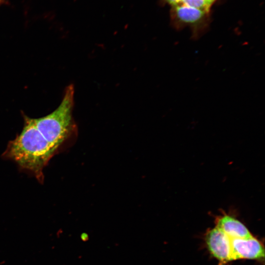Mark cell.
Segmentation results:
<instances>
[{"label":"cell","mask_w":265,"mask_h":265,"mask_svg":"<svg viewBox=\"0 0 265 265\" xmlns=\"http://www.w3.org/2000/svg\"><path fill=\"white\" fill-rule=\"evenodd\" d=\"M23 117L22 131L9 141L2 157L12 160L39 182L43 183V169L56 153L40 133L33 118L25 115Z\"/></svg>","instance_id":"obj_1"},{"label":"cell","mask_w":265,"mask_h":265,"mask_svg":"<svg viewBox=\"0 0 265 265\" xmlns=\"http://www.w3.org/2000/svg\"><path fill=\"white\" fill-rule=\"evenodd\" d=\"M74 98V87L70 84L65 88L61 103L53 111L33 118L37 129L56 153L76 131L73 117Z\"/></svg>","instance_id":"obj_2"},{"label":"cell","mask_w":265,"mask_h":265,"mask_svg":"<svg viewBox=\"0 0 265 265\" xmlns=\"http://www.w3.org/2000/svg\"><path fill=\"white\" fill-rule=\"evenodd\" d=\"M209 13L181 4L174 5L170 12L171 23L178 30L189 27L192 32L191 37L197 39L208 26Z\"/></svg>","instance_id":"obj_3"},{"label":"cell","mask_w":265,"mask_h":265,"mask_svg":"<svg viewBox=\"0 0 265 265\" xmlns=\"http://www.w3.org/2000/svg\"><path fill=\"white\" fill-rule=\"evenodd\" d=\"M211 253L222 263L231 261V239L217 227L209 230L206 237Z\"/></svg>","instance_id":"obj_4"},{"label":"cell","mask_w":265,"mask_h":265,"mask_svg":"<svg viewBox=\"0 0 265 265\" xmlns=\"http://www.w3.org/2000/svg\"><path fill=\"white\" fill-rule=\"evenodd\" d=\"M231 261L257 259L264 258V248L262 243L253 236L248 238L231 239Z\"/></svg>","instance_id":"obj_5"},{"label":"cell","mask_w":265,"mask_h":265,"mask_svg":"<svg viewBox=\"0 0 265 265\" xmlns=\"http://www.w3.org/2000/svg\"><path fill=\"white\" fill-rule=\"evenodd\" d=\"M216 227L230 239L248 238L252 237L248 229L241 222L226 214L215 219Z\"/></svg>","instance_id":"obj_6"},{"label":"cell","mask_w":265,"mask_h":265,"mask_svg":"<svg viewBox=\"0 0 265 265\" xmlns=\"http://www.w3.org/2000/svg\"><path fill=\"white\" fill-rule=\"evenodd\" d=\"M180 4L209 13L212 4L208 0H180Z\"/></svg>","instance_id":"obj_7"},{"label":"cell","mask_w":265,"mask_h":265,"mask_svg":"<svg viewBox=\"0 0 265 265\" xmlns=\"http://www.w3.org/2000/svg\"><path fill=\"white\" fill-rule=\"evenodd\" d=\"M164 1L170 4L172 6L180 4V0H163Z\"/></svg>","instance_id":"obj_8"},{"label":"cell","mask_w":265,"mask_h":265,"mask_svg":"<svg viewBox=\"0 0 265 265\" xmlns=\"http://www.w3.org/2000/svg\"><path fill=\"white\" fill-rule=\"evenodd\" d=\"M81 239L85 241L88 239V236L86 233H82L80 236Z\"/></svg>","instance_id":"obj_9"},{"label":"cell","mask_w":265,"mask_h":265,"mask_svg":"<svg viewBox=\"0 0 265 265\" xmlns=\"http://www.w3.org/2000/svg\"><path fill=\"white\" fill-rule=\"evenodd\" d=\"M208 0L212 4L215 1V0Z\"/></svg>","instance_id":"obj_10"},{"label":"cell","mask_w":265,"mask_h":265,"mask_svg":"<svg viewBox=\"0 0 265 265\" xmlns=\"http://www.w3.org/2000/svg\"><path fill=\"white\" fill-rule=\"evenodd\" d=\"M5 0H0V4L3 3V2H5Z\"/></svg>","instance_id":"obj_11"}]
</instances>
